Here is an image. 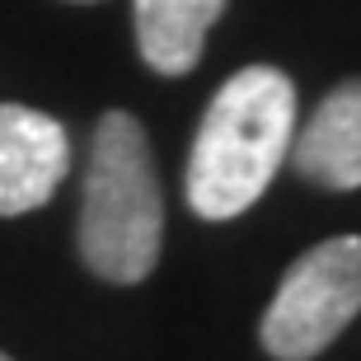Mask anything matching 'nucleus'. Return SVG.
<instances>
[{"instance_id":"39448f33","label":"nucleus","mask_w":361,"mask_h":361,"mask_svg":"<svg viewBox=\"0 0 361 361\" xmlns=\"http://www.w3.org/2000/svg\"><path fill=\"white\" fill-rule=\"evenodd\" d=\"M291 164L295 174L319 188H361V80L338 85L314 118L305 122V132L291 136Z\"/></svg>"},{"instance_id":"20e7f679","label":"nucleus","mask_w":361,"mask_h":361,"mask_svg":"<svg viewBox=\"0 0 361 361\" xmlns=\"http://www.w3.org/2000/svg\"><path fill=\"white\" fill-rule=\"evenodd\" d=\"M71 169L66 127L28 104H0V216L52 202Z\"/></svg>"},{"instance_id":"f03ea898","label":"nucleus","mask_w":361,"mask_h":361,"mask_svg":"<svg viewBox=\"0 0 361 361\" xmlns=\"http://www.w3.org/2000/svg\"><path fill=\"white\" fill-rule=\"evenodd\" d=\"M164 197L146 127L132 113H104L90 141L80 202V258L94 277L132 286L160 263Z\"/></svg>"},{"instance_id":"f257e3e1","label":"nucleus","mask_w":361,"mask_h":361,"mask_svg":"<svg viewBox=\"0 0 361 361\" xmlns=\"http://www.w3.org/2000/svg\"><path fill=\"white\" fill-rule=\"evenodd\" d=\"M295 136V85L277 66H244L216 90L188 155V207L202 221L249 212Z\"/></svg>"},{"instance_id":"7ed1b4c3","label":"nucleus","mask_w":361,"mask_h":361,"mask_svg":"<svg viewBox=\"0 0 361 361\" xmlns=\"http://www.w3.org/2000/svg\"><path fill=\"white\" fill-rule=\"evenodd\" d=\"M361 314V240L314 244L286 268L268 314H263V348L277 361H314L343 329Z\"/></svg>"},{"instance_id":"423d86ee","label":"nucleus","mask_w":361,"mask_h":361,"mask_svg":"<svg viewBox=\"0 0 361 361\" xmlns=\"http://www.w3.org/2000/svg\"><path fill=\"white\" fill-rule=\"evenodd\" d=\"M136 5V47L150 71L188 75L202 61L207 33L221 19L226 0H132Z\"/></svg>"},{"instance_id":"0eeeda50","label":"nucleus","mask_w":361,"mask_h":361,"mask_svg":"<svg viewBox=\"0 0 361 361\" xmlns=\"http://www.w3.org/2000/svg\"><path fill=\"white\" fill-rule=\"evenodd\" d=\"M0 361H10V357H5V352H0Z\"/></svg>"}]
</instances>
